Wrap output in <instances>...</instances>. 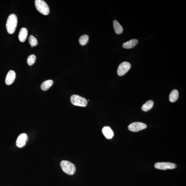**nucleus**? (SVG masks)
Masks as SVG:
<instances>
[{
	"mask_svg": "<svg viewBox=\"0 0 186 186\" xmlns=\"http://www.w3.org/2000/svg\"><path fill=\"white\" fill-rule=\"evenodd\" d=\"M17 24V18L16 15L11 14L7 19L6 23V29L8 33L12 34L15 31Z\"/></svg>",
	"mask_w": 186,
	"mask_h": 186,
	"instance_id": "nucleus-1",
	"label": "nucleus"
},
{
	"mask_svg": "<svg viewBox=\"0 0 186 186\" xmlns=\"http://www.w3.org/2000/svg\"><path fill=\"white\" fill-rule=\"evenodd\" d=\"M61 166L64 172L65 173L72 175L75 174L76 171V168L72 163L66 160H63L61 162Z\"/></svg>",
	"mask_w": 186,
	"mask_h": 186,
	"instance_id": "nucleus-2",
	"label": "nucleus"
},
{
	"mask_svg": "<svg viewBox=\"0 0 186 186\" xmlns=\"http://www.w3.org/2000/svg\"><path fill=\"white\" fill-rule=\"evenodd\" d=\"M35 6L37 10L41 14L47 15L49 14V7L46 3L42 0H36Z\"/></svg>",
	"mask_w": 186,
	"mask_h": 186,
	"instance_id": "nucleus-3",
	"label": "nucleus"
},
{
	"mask_svg": "<svg viewBox=\"0 0 186 186\" xmlns=\"http://www.w3.org/2000/svg\"><path fill=\"white\" fill-rule=\"evenodd\" d=\"M70 101L74 106L85 107L87 104V100L78 95H74L71 96Z\"/></svg>",
	"mask_w": 186,
	"mask_h": 186,
	"instance_id": "nucleus-4",
	"label": "nucleus"
},
{
	"mask_svg": "<svg viewBox=\"0 0 186 186\" xmlns=\"http://www.w3.org/2000/svg\"><path fill=\"white\" fill-rule=\"evenodd\" d=\"M155 167L158 169L162 170L173 169L176 168V165L171 162H157L155 163Z\"/></svg>",
	"mask_w": 186,
	"mask_h": 186,
	"instance_id": "nucleus-5",
	"label": "nucleus"
},
{
	"mask_svg": "<svg viewBox=\"0 0 186 186\" xmlns=\"http://www.w3.org/2000/svg\"><path fill=\"white\" fill-rule=\"evenodd\" d=\"M147 127L146 124L141 122H134L128 126V129L130 131L136 132L142 130Z\"/></svg>",
	"mask_w": 186,
	"mask_h": 186,
	"instance_id": "nucleus-6",
	"label": "nucleus"
},
{
	"mask_svg": "<svg viewBox=\"0 0 186 186\" xmlns=\"http://www.w3.org/2000/svg\"><path fill=\"white\" fill-rule=\"evenodd\" d=\"M130 63L127 62H123L119 65L117 69V74L120 76H123L130 69Z\"/></svg>",
	"mask_w": 186,
	"mask_h": 186,
	"instance_id": "nucleus-7",
	"label": "nucleus"
},
{
	"mask_svg": "<svg viewBox=\"0 0 186 186\" xmlns=\"http://www.w3.org/2000/svg\"><path fill=\"white\" fill-rule=\"evenodd\" d=\"M28 140V136L25 133L20 134L17 139L16 145L18 148H21L25 145Z\"/></svg>",
	"mask_w": 186,
	"mask_h": 186,
	"instance_id": "nucleus-8",
	"label": "nucleus"
},
{
	"mask_svg": "<svg viewBox=\"0 0 186 186\" xmlns=\"http://www.w3.org/2000/svg\"><path fill=\"white\" fill-rule=\"evenodd\" d=\"M16 78V73L15 71L10 70L9 71L5 79V83L7 85H10L14 82Z\"/></svg>",
	"mask_w": 186,
	"mask_h": 186,
	"instance_id": "nucleus-9",
	"label": "nucleus"
},
{
	"mask_svg": "<svg viewBox=\"0 0 186 186\" xmlns=\"http://www.w3.org/2000/svg\"><path fill=\"white\" fill-rule=\"evenodd\" d=\"M102 131L103 135L108 139H110L114 136V131L110 127H104L102 128Z\"/></svg>",
	"mask_w": 186,
	"mask_h": 186,
	"instance_id": "nucleus-10",
	"label": "nucleus"
},
{
	"mask_svg": "<svg viewBox=\"0 0 186 186\" xmlns=\"http://www.w3.org/2000/svg\"><path fill=\"white\" fill-rule=\"evenodd\" d=\"M28 35V31L25 28H22L20 29L19 33L18 38L21 42L25 41Z\"/></svg>",
	"mask_w": 186,
	"mask_h": 186,
	"instance_id": "nucleus-11",
	"label": "nucleus"
},
{
	"mask_svg": "<svg viewBox=\"0 0 186 186\" xmlns=\"http://www.w3.org/2000/svg\"><path fill=\"white\" fill-rule=\"evenodd\" d=\"M138 41L136 39H132L130 40L127 42L124 43L123 46L124 48L131 49L134 47L136 46Z\"/></svg>",
	"mask_w": 186,
	"mask_h": 186,
	"instance_id": "nucleus-12",
	"label": "nucleus"
},
{
	"mask_svg": "<svg viewBox=\"0 0 186 186\" xmlns=\"http://www.w3.org/2000/svg\"><path fill=\"white\" fill-rule=\"evenodd\" d=\"M53 84V80H52L45 81L41 84V89L44 91H47L51 87Z\"/></svg>",
	"mask_w": 186,
	"mask_h": 186,
	"instance_id": "nucleus-13",
	"label": "nucleus"
},
{
	"mask_svg": "<svg viewBox=\"0 0 186 186\" xmlns=\"http://www.w3.org/2000/svg\"><path fill=\"white\" fill-rule=\"evenodd\" d=\"M113 25L114 31L116 34L119 35L123 33V28L117 20L114 21Z\"/></svg>",
	"mask_w": 186,
	"mask_h": 186,
	"instance_id": "nucleus-14",
	"label": "nucleus"
},
{
	"mask_svg": "<svg viewBox=\"0 0 186 186\" xmlns=\"http://www.w3.org/2000/svg\"><path fill=\"white\" fill-rule=\"evenodd\" d=\"M178 96H179V93L177 90L176 89L173 90L171 92L169 97L170 102H175L177 100Z\"/></svg>",
	"mask_w": 186,
	"mask_h": 186,
	"instance_id": "nucleus-15",
	"label": "nucleus"
},
{
	"mask_svg": "<svg viewBox=\"0 0 186 186\" xmlns=\"http://www.w3.org/2000/svg\"><path fill=\"white\" fill-rule=\"evenodd\" d=\"M154 102L153 100H150L143 105L141 109L143 111L146 112L151 109L153 106Z\"/></svg>",
	"mask_w": 186,
	"mask_h": 186,
	"instance_id": "nucleus-16",
	"label": "nucleus"
},
{
	"mask_svg": "<svg viewBox=\"0 0 186 186\" xmlns=\"http://www.w3.org/2000/svg\"><path fill=\"white\" fill-rule=\"evenodd\" d=\"M88 40H89V36L87 35H84L79 38V41L81 45L84 46L87 44Z\"/></svg>",
	"mask_w": 186,
	"mask_h": 186,
	"instance_id": "nucleus-17",
	"label": "nucleus"
},
{
	"mask_svg": "<svg viewBox=\"0 0 186 186\" xmlns=\"http://www.w3.org/2000/svg\"><path fill=\"white\" fill-rule=\"evenodd\" d=\"M29 42L31 47L36 46L38 44L37 39L33 35H30L29 38Z\"/></svg>",
	"mask_w": 186,
	"mask_h": 186,
	"instance_id": "nucleus-18",
	"label": "nucleus"
},
{
	"mask_svg": "<svg viewBox=\"0 0 186 186\" xmlns=\"http://www.w3.org/2000/svg\"><path fill=\"white\" fill-rule=\"evenodd\" d=\"M36 60V56L34 54H31L29 56L27 59V63L29 65H33L35 63Z\"/></svg>",
	"mask_w": 186,
	"mask_h": 186,
	"instance_id": "nucleus-19",
	"label": "nucleus"
}]
</instances>
